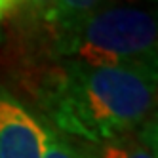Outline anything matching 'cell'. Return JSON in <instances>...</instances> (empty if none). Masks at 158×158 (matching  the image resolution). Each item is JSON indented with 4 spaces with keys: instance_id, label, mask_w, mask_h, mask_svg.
Here are the masks:
<instances>
[{
    "instance_id": "6da1fadb",
    "label": "cell",
    "mask_w": 158,
    "mask_h": 158,
    "mask_svg": "<svg viewBox=\"0 0 158 158\" xmlns=\"http://www.w3.org/2000/svg\"><path fill=\"white\" fill-rule=\"evenodd\" d=\"M44 110L76 141L103 143L143 128L156 103V71L69 61L42 89Z\"/></svg>"
},
{
    "instance_id": "7a4b0ae2",
    "label": "cell",
    "mask_w": 158,
    "mask_h": 158,
    "mask_svg": "<svg viewBox=\"0 0 158 158\" xmlns=\"http://www.w3.org/2000/svg\"><path fill=\"white\" fill-rule=\"evenodd\" d=\"M57 50L69 61L156 71V19L135 6H103L59 32Z\"/></svg>"
},
{
    "instance_id": "3957f363",
    "label": "cell",
    "mask_w": 158,
    "mask_h": 158,
    "mask_svg": "<svg viewBox=\"0 0 158 158\" xmlns=\"http://www.w3.org/2000/svg\"><path fill=\"white\" fill-rule=\"evenodd\" d=\"M46 124L0 86V158H44Z\"/></svg>"
},
{
    "instance_id": "277c9868",
    "label": "cell",
    "mask_w": 158,
    "mask_h": 158,
    "mask_svg": "<svg viewBox=\"0 0 158 158\" xmlns=\"http://www.w3.org/2000/svg\"><path fill=\"white\" fill-rule=\"evenodd\" d=\"M76 158H156V133L154 126H143L137 131L124 135L120 139L103 143H71Z\"/></svg>"
},
{
    "instance_id": "5b68a950",
    "label": "cell",
    "mask_w": 158,
    "mask_h": 158,
    "mask_svg": "<svg viewBox=\"0 0 158 158\" xmlns=\"http://www.w3.org/2000/svg\"><path fill=\"white\" fill-rule=\"evenodd\" d=\"M103 6H109V0H50L46 19H50L57 31L63 32L95 14Z\"/></svg>"
},
{
    "instance_id": "8992f818",
    "label": "cell",
    "mask_w": 158,
    "mask_h": 158,
    "mask_svg": "<svg viewBox=\"0 0 158 158\" xmlns=\"http://www.w3.org/2000/svg\"><path fill=\"white\" fill-rule=\"evenodd\" d=\"M44 158H76L67 137L59 135V131L46 124V151Z\"/></svg>"
},
{
    "instance_id": "52a82bcc",
    "label": "cell",
    "mask_w": 158,
    "mask_h": 158,
    "mask_svg": "<svg viewBox=\"0 0 158 158\" xmlns=\"http://www.w3.org/2000/svg\"><path fill=\"white\" fill-rule=\"evenodd\" d=\"M17 2H19V0H0V17H4Z\"/></svg>"
},
{
    "instance_id": "ba28073f",
    "label": "cell",
    "mask_w": 158,
    "mask_h": 158,
    "mask_svg": "<svg viewBox=\"0 0 158 158\" xmlns=\"http://www.w3.org/2000/svg\"><path fill=\"white\" fill-rule=\"evenodd\" d=\"M32 4H35L40 12H44V17L48 15V10H50V0H31Z\"/></svg>"
}]
</instances>
